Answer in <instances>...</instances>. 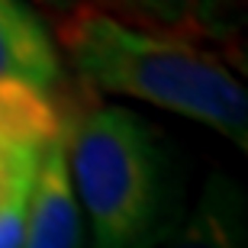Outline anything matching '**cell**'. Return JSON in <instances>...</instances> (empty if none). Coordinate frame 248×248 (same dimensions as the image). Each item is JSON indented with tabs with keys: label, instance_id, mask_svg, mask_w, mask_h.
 Masks as SVG:
<instances>
[{
	"label": "cell",
	"instance_id": "6da1fadb",
	"mask_svg": "<svg viewBox=\"0 0 248 248\" xmlns=\"http://www.w3.org/2000/svg\"><path fill=\"white\" fill-rule=\"evenodd\" d=\"M68 174L91 248H161L187 216L174 142L120 103H97L71 120Z\"/></svg>",
	"mask_w": 248,
	"mask_h": 248
},
{
	"label": "cell",
	"instance_id": "7a4b0ae2",
	"mask_svg": "<svg viewBox=\"0 0 248 248\" xmlns=\"http://www.w3.org/2000/svg\"><path fill=\"white\" fill-rule=\"evenodd\" d=\"M58 42L93 91L145 100L219 132L239 148L248 145L245 84L216 52L129 26L103 10L71 13Z\"/></svg>",
	"mask_w": 248,
	"mask_h": 248
},
{
	"label": "cell",
	"instance_id": "3957f363",
	"mask_svg": "<svg viewBox=\"0 0 248 248\" xmlns=\"http://www.w3.org/2000/svg\"><path fill=\"white\" fill-rule=\"evenodd\" d=\"M103 13L158 36L229 46L242 26V0H97Z\"/></svg>",
	"mask_w": 248,
	"mask_h": 248
},
{
	"label": "cell",
	"instance_id": "277c9868",
	"mask_svg": "<svg viewBox=\"0 0 248 248\" xmlns=\"http://www.w3.org/2000/svg\"><path fill=\"white\" fill-rule=\"evenodd\" d=\"M68 132H71V120H64L62 132L52 139V145L42 155L26 235L19 248H84V219L68 174Z\"/></svg>",
	"mask_w": 248,
	"mask_h": 248
},
{
	"label": "cell",
	"instance_id": "5b68a950",
	"mask_svg": "<svg viewBox=\"0 0 248 248\" xmlns=\"http://www.w3.org/2000/svg\"><path fill=\"white\" fill-rule=\"evenodd\" d=\"M0 81H23L46 93L62 81V52L29 0H0Z\"/></svg>",
	"mask_w": 248,
	"mask_h": 248
},
{
	"label": "cell",
	"instance_id": "8992f818",
	"mask_svg": "<svg viewBox=\"0 0 248 248\" xmlns=\"http://www.w3.org/2000/svg\"><path fill=\"white\" fill-rule=\"evenodd\" d=\"M161 248H248V206L239 181L213 171Z\"/></svg>",
	"mask_w": 248,
	"mask_h": 248
},
{
	"label": "cell",
	"instance_id": "52a82bcc",
	"mask_svg": "<svg viewBox=\"0 0 248 248\" xmlns=\"http://www.w3.org/2000/svg\"><path fill=\"white\" fill-rule=\"evenodd\" d=\"M46 148L0 145V248H19Z\"/></svg>",
	"mask_w": 248,
	"mask_h": 248
},
{
	"label": "cell",
	"instance_id": "ba28073f",
	"mask_svg": "<svg viewBox=\"0 0 248 248\" xmlns=\"http://www.w3.org/2000/svg\"><path fill=\"white\" fill-rule=\"evenodd\" d=\"M29 3H42L48 10H74L81 0H29Z\"/></svg>",
	"mask_w": 248,
	"mask_h": 248
}]
</instances>
